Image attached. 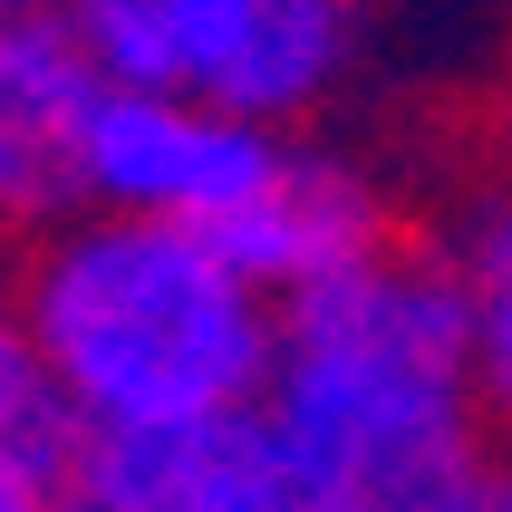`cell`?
<instances>
[{"instance_id":"cell-5","label":"cell","mask_w":512,"mask_h":512,"mask_svg":"<svg viewBox=\"0 0 512 512\" xmlns=\"http://www.w3.org/2000/svg\"><path fill=\"white\" fill-rule=\"evenodd\" d=\"M78 512H348L319 484L271 406L174 416V426H97L68 474Z\"/></svg>"},{"instance_id":"cell-3","label":"cell","mask_w":512,"mask_h":512,"mask_svg":"<svg viewBox=\"0 0 512 512\" xmlns=\"http://www.w3.org/2000/svg\"><path fill=\"white\" fill-rule=\"evenodd\" d=\"M107 87H194L261 126H310L358 78V0H58Z\"/></svg>"},{"instance_id":"cell-13","label":"cell","mask_w":512,"mask_h":512,"mask_svg":"<svg viewBox=\"0 0 512 512\" xmlns=\"http://www.w3.org/2000/svg\"><path fill=\"white\" fill-rule=\"evenodd\" d=\"M49 512H78V503H68V493H58V503H49Z\"/></svg>"},{"instance_id":"cell-4","label":"cell","mask_w":512,"mask_h":512,"mask_svg":"<svg viewBox=\"0 0 512 512\" xmlns=\"http://www.w3.org/2000/svg\"><path fill=\"white\" fill-rule=\"evenodd\" d=\"M281 155H290V126L213 107L194 87H107L97 136H87V203L223 232L271 184Z\"/></svg>"},{"instance_id":"cell-9","label":"cell","mask_w":512,"mask_h":512,"mask_svg":"<svg viewBox=\"0 0 512 512\" xmlns=\"http://www.w3.org/2000/svg\"><path fill=\"white\" fill-rule=\"evenodd\" d=\"M455 271L474 300V377H484V416L493 435H512V165L455 223Z\"/></svg>"},{"instance_id":"cell-8","label":"cell","mask_w":512,"mask_h":512,"mask_svg":"<svg viewBox=\"0 0 512 512\" xmlns=\"http://www.w3.org/2000/svg\"><path fill=\"white\" fill-rule=\"evenodd\" d=\"M78 445H87L78 397L58 387L49 348H39V329H29L20 281H0V493H39V503L68 493Z\"/></svg>"},{"instance_id":"cell-12","label":"cell","mask_w":512,"mask_h":512,"mask_svg":"<svg viewBox=\"0 0 512 512\" xmlns=\"http://www.w3.org/2000/svg\"><path fill=\"white\" fill-rule=\"evenodd\" d=\"M29 10H58V0H0V20H29Z\"/></svg>"},{"instance_id":"cell-7","label":"cell","mask_w":512,"mask_h":512,"mask_svg":"<svg viewBox=\"0 0 512 512\" xmlns=\"http://www.w3.org/2000/svg\"><path fill=\"white\" fill-rule=\"evenodd\" d=\"M213 242H223V252L242 261L271 300H290V290L339 281V271H358V261L387 252V242H397V203L377 194L348 155H310V145H290L281 165H271V184H261V194L213 232Z\"/></svg>"},{"instance_id":"cell-11","label":"cell","mask_w":512,"mask_h":512,"mask_svg":"<svg viewBox=\"0 0 512 512\" xmlns=\"http://www.w3.org/2000/svg\"><path fill=\"white\" fill-rule=\"evenodd\" d=\"M49 503H58V493H49ZM49 503H39V493H0V512H49Z\"/></svg>"},{"instance_id":"cell-10","label":"cell","mask_w":512,"mask_h":512,"mask_svg":"<svg viewBox=\"0 0 512 512\" xmlns=\"http://www.w3.org/2000/svg\"><path fill=\"white\" fill-rule=\"evenodd\" d=\"M474 512H512V464H484V484H474Z\"/></svg>"},{"instance_id":"cell-6","label":"cell","mask_w":512,"mask_h":512,"mask_svg":"<svg viewBox=\"0 0 512 512\" xmlns=\"http://www.w3.org/2000/svg\"><path fill=\"white\" fill-rule=\"evenodd\" d=\"M107 107V68L68 10L0 20V232H49L87 213V136Z\"/></svg>"},{"instance_id":"cell-1","label":"cell","mask_w":512,"mask_h":512,"mask_svg":"<svg viewBox=\"0 0 512 512\" xmlns=\"http://www.w3.org/2000/svg\"><path fill=\"white\" fill-rule=\"evenodd\" d=\"M261 406L348 512L464 503L493 464V416L474 377V300L455 252L387 242L339 281L290 290Z\"/></svg>"},{"instance_id":"cell-2","label":"cell","mask_w":512,"mask_h":512,"mask_svg":"<svg viewBox=\"0 0 512 512\" xmlns=\"http://www.w3.org/2000/svg\"><path fill=\"white\" fill-rule=\"evenodd\" d=\"M20 300L87 435L223 416V406H261L271 387L281 300L194 223L87 203L29 232Z\"/></svg>"},{"instance_id":"cell-14","label":"cell","mask_w":512,"mask_h":512,"mask_svg":"<svg viewBox=\"0 0 512 512\" xmlns=\"http://www.w3.org/2000/svg\"><path fill=\"white\" fill-rule=\"evenodd\" d=\"M445 512H474V493H464V503H445Z\"/></svg>"}]
</instances>
